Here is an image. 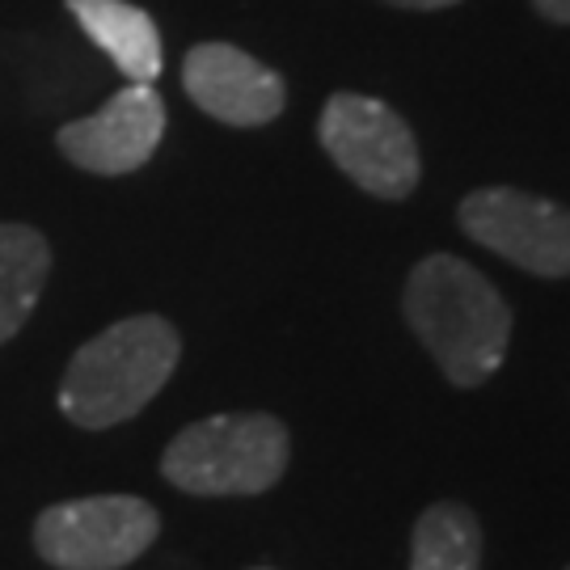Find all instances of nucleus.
Here are the masks:
<instances>
[{"instance_id":"nucleus-5","label":"nucleus","mask_w":570,"mask_h":570,"mask_svg":"<svg viewBox=\"0 0 570 570\" xmlns=\"http://www.w3.org/2000/svg\"><path fill=\"white\" fill-rule=\"evenodd\" d=\"M161 532V511L140 494H89L35 520V550L56 570H122Z\"/></svg>"},{"instance_id":"nucleus-11","label":"nucleus","mask_w":570,"mask_h":570,"mask_svg":"<svg viewBox=\"0 0 570 570\" xmlns=\"http://www.w3.org/2000/svg\"><path fill=\"white\" fill-rule=\"evenodd\" d=\"M410 570H482V524L465 503H431L410 537Z\"/></svg>"},{"instance_id":"nucleus-7","label":"nucleus","mask_w":570,"mask_h":570,"mask_svg":"<svg viewBox=\"0 0 570 570\" xmlns=\"http://www.w3.org/2000/svg\"><path fill=\"white\" fill-rule=\"evenodd\" d=\"M165 136V102L153 85H127L102 110L85 115L77 122H63L56 144L68 161L85 174H136L153 161L157 144Z\"/></svg>"},{"instance_id":"nucleus-3","label":"nucleus","mask_w":570,"mask_h":570,"mask_svg":"<svg viewBox=\"0 0 570 570\" xmlns=\"http://www.w3.org/2000/svg\"><path fill=\"white\" fill-rule=\"evenodd\" d=\"M292 440L275 414H212L183 428L161 456L169 487L204 499L263 494L287 469Z\"/></svg>"},{"instance_id":"nucleus-10","label":"nucleus","mask_w":570,"mask_h":570,"mask_svg":"<svg viewBox=\"0 0 570 570\" xmlns=\"http://www.w3.org/2000/svg\"><path fill=\"white\" fill-rule=\"evenodd\" d=\"M51 275V245L39 228L0 225V343H9L39 305Z\"/></svg>"},{"instance_id":"nucleus-2","label":"nucleus","mask_w":570,"mask_h":570,"mask_svg":"<svg viewBox=\"0 0 570 570\" xmlns=\"http://www.w3.org/2000/svg\"><path fill=\"white\" fill-rule=\"evenodd\" d=\"M183 338L157 313L122 317L68 360L60 381V410L85 431L119 428L136 419L174 376Z\"/></svg>"},{"instance_id":"nucleus-9","label":"nucleus","mask_w":570,"mask_h":570,"mask_svg":"<svg viewBox=\"0 0 570 570\" xmlns=\"http://www.w3.org/2000/svg\"><path fill=\"white\" fill-rule=\"evenodd\" d=\"M68 13L102 47L110 63L131 85H153L161 77V30L140 4L127 0H68Z\"/></svg>"},{"instance_id":"nucleus-1","label":"nucleus","mask_w":570,"mask_h":570,"mask_svg":"<svg viewBox=\"0 0 570 570\" xmlns=\"http://www.w3.org/2000/svg\"><path fill=\"white\" fill-rule=\"evenodd\" d=\"M402 313L449 385H487L508 360V301L478 266L456 254H428L423 263H414L402 292Z\"/></svg>"},{"instance_id":"nucleus-12","label":"nucleus","mask_w":570,"mask_h":570,"mask_svg":"<svg viewBox=\"0 0 570 570\" xmlns=\"http://www.w3.org/2000/svg\"><path fill=\"white\" fill-rule=\"evenodd\" d=\"M541 18L558 21V26H570V0H532Z\"/></svg>"},{"instance_id":"nucleus-6","label":"nucleus","mask_w":570,"mask_h":570,"mask_svg":"<svg viewBox=\"0 0 570 570\" xmlns=\"http://www.w3.org/2000/svg\"><path fill=\"white\" fill-rule=\"evenodd\" d=\"M456 225L473 245L541 279L570 275V207L520 186H482L461 199Z\"/></svg>"},{"instance_id":"nucleus-8","label":"nucleus","mask_w":570,"mask_h":570,"mask_svg":"<svg viewBox=\"0 0 570 570\" xmlns=\"http://www.w3.org/2000/svg\"><path fill=\"white\" fill-rule=\"evenodd\" d=\"M190 102L228 127H266L287 102L284 77L233 42H199L183 60Z\"/></svg>"},{"instance_id":"nucleus-15","label":"nucleus","mask_w":570,"mask_h":570,"mask_svg":"<svg viewBox=\"0 0 570 570\" xmlns=\"http://www.w3.org/2000/svg\"><path fill=\"white\" fill-rule=\"evenodd\" d=\"M567 570H570V567H567Z\"/></svg>"},{"instance_id":"nucleus-14","label":"nucleus","mask_w":570,"mask_h":570,"mask_svg":"<svg viewBox=\"0 0 570 570\" xmlns=\"http://www.w3.org/2000/svg\"><path fill=\"white\" fill-rule=\"evenodd\" d=\"M258 570H271V567H258Z\"/></svg>"},{"instance_id":"nucleus-4","label":"nucleus","mask_w":570,"mask_h":570,"mask_svg":"<svg viewBox=\"0 0 570 570\" xmlns=\"http://www.w3.org/2000/svg\"><path fill=\"white\" fill-rule=\"evenodd\" d=\"M317 140L351 183L389 204L414 195V186L423 178L414 131L381 98L334 94L317 122Z\"/></svg>"},{"instance_id":"nucleus-13","label":"nucleus","mask_w":570,"mask_h":570,"mask_svg":"<svg viewBox=\"0 0 570 570\" xmlns=\"http://www.w3.org/2000/svg\"><path fill=\"white\" fill-rule=\"evenodd\" d=\"M385 4L414 9V13H431V9H449V4H461V0H385Z\"/></svg>"}]
</instances>
